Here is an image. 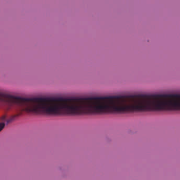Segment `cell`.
Here are the masks:
<instances>
[{"label": "cell", "mask_w": 180, "mask_h": 180, "mask_svg": "<svg viewBox=\"0 0 180 180\" xmlns=\"http://www.w3.org/2000/svg\"><path fill=\"white\" fill-rule=\"evenodd\" d=\"M5 127V124L4 123H0V131H1L2 129L4 128Z\"/></svg>", "instance_id": "6da1fadb"}]
</instances>
